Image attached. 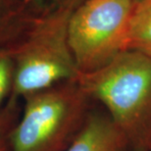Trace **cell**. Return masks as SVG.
Listing matches in <instances>:
<instances>
[{
	"instance_id": "obj_1",
	"label": "cell",
	"mask_w": 151,
	"mask_h": 151,
	"mask_svg": "<svg viewBox=\"0 0 151 151\" xmlns=\"http://www.w3.org/2000/svg\"><path fill=\"white\" fill-rule=\"evenodd\" d=\"M78 83L122 132L129 151H149L151 57L126 50L103 67L81 74Z\"/></svg>"
},
{
	"instance_id": "obj_2",
	"label": "cell",
	"mask_w": 151,
	"mask_h": 151,
	"mask_svg": "<svg viewBox=\"0 0 151 151\" xmlns=\"http://www.w3.org/2000/svg\"><path fill=\"white\" fill-rule=\"evenodd\" d=\"M22 102L12 137L13 151H64L93 108V101L78 81L32 93Z\"/></svg>"
},
{
	"instance_id": "obj_3",
	"label": "cell",
	"mask_w": 151,
	"mask_h": 151,
	"mask_svg": "<svg viewBox=\"0 0 151 151\" xmlns=\"http://www.w3.org/2000/svg\"><path fill=\"white\" fill-rule=\"evenodd\" d=\"M69 18L29 27L11 42L14 58L12 96L23 99L56 84L78 80L81 72L68 41Z\"/></svg>"
},
{
	"instance_id": "obj_4",
	"label": "cell",
	"mask_w": 151,
	"mask_h": 151,
	"mask_svg": "<svg viewBox=\"0 0 151 151\" xmlns=\"http://www.w3.org/2000/svg\"><path fill=\"white\" fill-rule=\"evenodd\" d=\"M134 0H84L68 21V41L81 74L129 50Z\"/></svg>"
},
{
	"instance_id": "obj_5",
	"label": "cell",
	"mask_w": 151,
	"mask_h": 151,
	"mask_svg": "<svg viewBox=\"0 0 151 151\" xmlns=\"http://www.w3.org/2000/svg\"><path fill=\"white\" fill-rule=\"evenodd\" d=\"M64 151H129V148L109 115L92 108L83 129Z\"/></svg>"
},
{
	"instance_id": "obj_6",
	"label": "cell",
	"mask_w": 151,
	"mask_h": 151,
	"mask_svg": "<svg viewBox=\"0 0 151 151\" xmlns=\"http://www.w3.org/2000/svg\"><path fill=\"white\" fill-rule=\"evenodd\" d=\"M84 0H12L26 28L46 21L69 18Z\"/></svg>"
},
{
	"instance_id": "obj_7",
	"label": "cell",
	"mask_w": 151,
	"mask_h": 151,
	"mask_svg": "<svg viewBox=\"0 0 151 151\" xmlns=\"http://www.w3.org/2000/svg\"><path fill=\"white\" fill-rule=\"evenodd\" d=\"M129 49L151 57V0L135 2L129 25Z\"/></svg>"
},
{
	"instance_id": "obj_8",
	"label": "cell",
	"mask_w": 151,
	"mask_h": 151,
	"mask_svg": "<svg viewBox=\"0 0 151 151\" xmlns=\"http://www.w3.org/2000/svg\"><path fill=\"white\" fill-rule=\"evenodd\" d=\"M22 99L11 96L0 109V151H13L12 137L22 113Z\"/></svg>"
},
{
	"instance_id": "obj_9",
	"label": "cell",
	"mask_w": 151,
	"mask_h": 151,
	"mask_svg": "<svg viewBox=\"0 0 151 151\" xmlns=\"http://www.w3.org/2000/svg\"><path fill=\"white\" fill-rule=\"evenodd\" d=\"M14 58L11 43L0 47V109L13 93Z\"/></svg>"
},
{
	"instance_id": "obj_10",
	"label": "cell",
	"mask_w": 151,
	"mask_h": 151,
	"mask_svg": "<svg viewBox=\"0 0 151 151\" xmlns=\"http://www.w3.org/2000/svg\"><path fill=\"white\" fill-rule=\"evenodd\" d=\"M5 4L6 0H0V16L3 12V9L5 8ZM17 35L18 32L9 31V29H6L5 28L1 27V18H0V47L7 45L9 42L13 40L14 37H16Z\"/></svg>"
},
{
	"instance_id": "obj_11",
	"label": "cell",
	"mask_w": 151,
	"mask_h": 151,
	"mask_svg": "<svg viewBox=\"0 0 151 151\" xmlns=\"http://www.w3.org/2000/svg\"><path fill=\"white\" fill-rule=\"evenodd\" d=\"M149 151H151V142H150V150Z\"/></svg>"
},
{
	"instance_id": "obj_12",
	"label": "cell",
	"mask_w": 151,
	"mask_h": 151,
	"mask_svg": "<svg viewBox=\"0 0 151 151\" xmlns=\"http://www.w3.org/2000/svg\"><path fill=\"white\" fill-rule=\"evenodd\" d=\"M134 1H135V2H137V1H139V0H134Z\"/></svg>"
}]
</instances>
